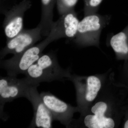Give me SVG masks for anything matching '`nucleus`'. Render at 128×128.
Wrapping results in <instances>:
<instances>
[{
    "label": "nucleus",
    "mask_w": 128,
    "mask_h": 128,
    "mask_svg": "<svg viewBox=\"0 0 128 128\" xmlns=\"http://www.w3.org/2000/svg\"><path fill=\"white\" fill-rule=\"evenodd\" d=\"M41 28L39 24L36 27L29 30L23 29L16 36L6 41V45L0 52V58L2 59L7 54L17 55L33 46L41 39Z\"/></svg>",
    "instance_id": "obj_9"
},
{
    "label": "nucleus",
    "mask_w": 128,
    "mask_h": 128,
    "mask_svg": "<svg viewBox=\"0 0 128 128\" xmlns=\"http://www.w3.org/2000/svg\"><path fill=\"white\" fill-rule=\"evenodd\" d=\"M89 0H84V2H87Z\"/></svg>",
    "instance_id": "obj_16"
},
{
    "label": "nucleus",
    "mask_w": 128,
    "mask_h": 128,
    "mask_svg": "<svg viewBox=\"0 0 128 128\" xmlns=\"http://www.w3.org/2000/svg\"><path fill=\"white\" fill-rule=\"evenodd\" d=\"M41 16L39 24L41 28V34L48 37L50 34L54 22L53 10L56 0H41Z\"/></svg>",
    "instance_id": "obj_12"
},
{
    "label": "nucleus",
    "mask_w": 128,
    "mask_h": 128,
    "mask_svg": "<svg viewBox=\"0 0 128 128\" xmlns=\"http://www.w3.org/2000/svg\"><path fill=\"white\" fill-rule=\"evenodd\" d=\"M103 0H89L84 2V16L96 13L99 6Z\"/></svg>",
    "instance_id": "obj_15"
},
{
    "label": "nucleus",
    "mask_w": 128,
    "mask_h": 128,
    "mask_svg": "<svg viewBox=\"0 0 128 128\" xmlns=\"http://www.w3.org/2000/svg\"><path fill=\"white\" fill-rule=\"evenodd\" d=\"M54 41L49 35L38 44L28 48L9 59L1 60V68L4 70L8 76H17L25 74L31 66L36 62L42 54L45 48Z\"/></svg>",
    "instance_id": "obj_5"
},
{
    "label": "nucleus",
    "mask_w": 128,
    "mask_h": 128,
    "mask_svg": "<svg viewBox=\"0 0 128 128\" xmlns=\"http://www.w3.org/2000/svg\"><path fill=\"white\" fill-rule=\"evenodd\" d=\"M57 9L60 16L74 10L78 0H56Z\"/></svg>",
    "instance_id": "obj_14"
},
{
    "label": "nucleus",
    "mask_w": 128,
    "mask_h": 128,
    "mask_svg": "<svg viewBox=\"0 0 128 128\" xmlns=\"http://www.w3.org/2000/svg\"><path fill=\"white\" fill-rule=\"evenodd\" d=\"M32 6L30 1L24 0L9 9L1 8V13L5 16L2 26L6 41L13 38L23 30L24 14Z\"/></svg>",
    "instance_id": "obj_7"
},
{
    "label": "nucleus",
    "mask_w": 128,
    "mask_h": 128,
    "mask_svg": "<svg viewBox=\"0 0 128 128\" xmlns=\"http://www.w3.org/2000/svg\"><path fill=\"white\" fill-rule=\"evenodd\" d=\"M39 86L31 85L25 98L32 103L34 110L33 118L29 128H52V117L38 91L37 88Z\"/></svg>",
    "instance_id": "obj_10"
},
{
    "label": "nucleus",
    "mask_w": 128,
    "mask_h": 128,
    "mask_svg": "<svg viewBox=\"0 0 128 128\" xmlns=\"http://www.w3.org/2000/svg\"><path fill=\"white\" fill-rule=\"evenodd\" d=\"M16 77L8 75L0 78V118L4 121H6L8 118L3 112L5 104L20 98H25L31 85H38L33 83L27 77L18 79Z\"/></svg>",
    "instance_id": "obj_6"
},
{
    "label": "nucleus",
    "mask_w": 128,
    "mask_h": 128,
    "mask_svg": "<svg viewBox=\"0 0 128 128\" xmlns=\"http://www.w3.org/2000/svg\"><path fill=\"white\" fill-rule=\"evenodd\" d=\"M111 19V15L97 13L84 16L79 22L74 42L80 47L99 48L101 32L109 24Z\"/></svg>",
    "instance_id": "obj_4"
},
{
    "label": "nucleus",
    "mask_w": 128,
    "mask_h": 128,
    "mask_svg": "<svg viewBox=\"0 0 128 128\" xmlns=\"http://www.w3.org/2000/svg\"><path fill=\"white\" fill-rule=\"evenodd\" d=\"M118 60L128 59V28L113 35L109 42Z\"/></svg>",
    "instance_id": "obj_13"
},
{
    "label": "nucleus",
    "mask_w": 128,
    "mask_h": 128,
    "mask_svg": "<svg viewBox=\"0 0 128 128\" xmlns=\"http://www.w3.org/2000/svg\"><path fill=\"white\" fill-rule=\"evenodd\" d=\"M80 22L74 9L67 12L54 22L49 35L54 41L62 38L74 39Z\"/></svg>",
    "instance_id": "obj_11"
},
{
    "label": "nucleus",
    "mask_w": 128,
    "mask_h": 128,
    "mask_svg": "<svg viewBox=\"0 0 128 128\" xmlns=\"http://www.w3.org/2000/svg\"><path fill=\"white\" fill-rule=\"evenodd\" d=\"M24 74L33 83L40 85L41 82L69 80L72 73L70 67L64 69L60 66L55 53L50 52L43 54Z\"/></svg>",
    "instance_id": "obj_3"
},
{
    "label": "nucleus",
    "mask_w": 128,
    "mask_h": 128,
    "mask_svg": "<svg viewBox=\"0 0 128 128\" xmlns=\"http://www.w3.org/2000/svg\"><path fill=\"white\" fill-rule=\"evenodd\" d=\"M111 71L96 100L86 113L73 118L70 128H114L119 127L127 105L126 87L116 81Z\"/></svg>",
    "instance_id": "obj_1"
},
{
    "label": "nucleus",
    "mask_w": 128,
    "mask_h": 128,
    "mask_svg": "<svg viewBox=\"0 0 128 128\" xmlns=\"http://www.w3.org/2000/svg\"><path fill=\"white\" fill-rule=\"evenodd\" d=\"M112 70L102 74L82 76L72 74L69 80L74 84L78 112L80 115L86 113L96 100L108 80Z\"/></svg>",
    "instance_id": "obj_2"
},
{
    "label": "nucleus",
    "mask_w": 128,
    "mask_h": 128,
    "mask_svg": "<svg viewBox=\"0 0 128 128\" xmlns=\"http://www.w3.org/2000/svg\"><path fill=\"white\" fill-rule=\"evenodd\" d=\"M40 96L53 120L59 121L66 128H70L74 114L78 112L77 107L65 102L49 92H42Z\"/></svg>",
    "instance_id": "obj_8"
}]
</instances>
